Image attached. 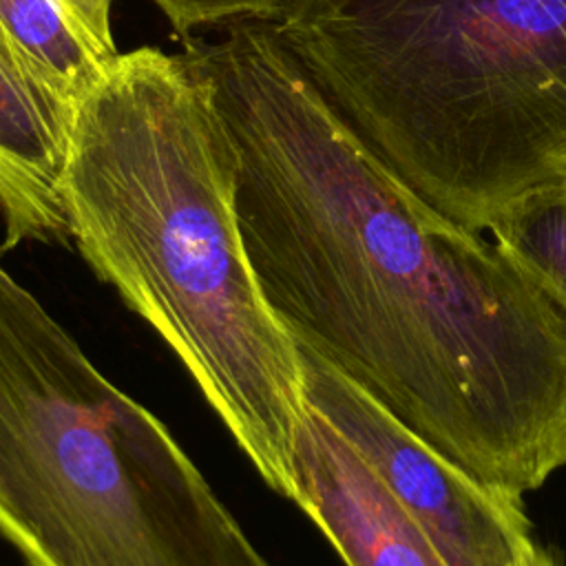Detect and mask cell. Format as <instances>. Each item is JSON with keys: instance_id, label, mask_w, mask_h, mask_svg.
Segmentation results:
<instances>
[{"instance_id": "5b68a950", "label": "cell", "mask_w": 566, "mask_h": 566, "mask_svg": "<svg viewBox=\"0 0 566 566\" xmlns=\"http://www.w3.org/2000/svg\"><path fill=\"white\" fill-rule=\"evenodd\" d=\"M298 354L307 405L376 471L449 566H513L533 544L522 497L478 480L321 356Z\"/></svg>"}, {"instance_id": "7c38bea8", "label": "cell", "mask_w": 566, "mask_h": 566, "mask_svg": "<svg viewBox=\"0 0 566 566\" xmlns=\"http://www.w3.org/2000/svg\"><path fill=\"white\" fill-rule=\"evenodd\" d=\"M513 566H559L551 553L539 548L535 542L515 559Z\"/></svg>"}, {"instance_id": "8992f818", "label": "cell", "mask_w": 566, "mask_h": 566, "mask_svg": "<svg viewBox=\"0 0 566 566\" xmlns=\"http://www.w3.org/2000/svg\"><path fill=\"white\" fill-rule=\"evenodd\" d=\"M292 502L345 566H449L376 471L310 405L296 431Z\"/></svg>"}, {"instance_id": "6da1fadb", "label": "cell", "mask_w": 566, "mask_h": 566, "mask_svg": "<svg viewBox=\"0 0 566 566\" xmlns=\"http://www.w3.org/2000/svg\"><path fill=\"white\" fill-rule=\"evenodd\" d=\"M234 150V212L296 347L489 486L566 464V316L482 232L420 199L325 102L274 22L190 40Z\"/></svg>"}, {"instance_id": "30bf717a", "label": "cell", "mask_w": 566, "mask_h": 566, "mask_svg": "<svg viewBox=\"0 0 566 566\" xmlns=\"http://www.w3.org/2000/svg\"><path fill=\"white\" fill-rule=\"evenodd\" d=\"M172 29L186 40L190 31L208 24L239 20H276L290 0H153Z\"/></svg>"}, {"instance_id": "277c9868", "label": "cell", "mask_w": 566, "mask_h": 566, "mask_svg": "<svg viewBox=\"0 0 566 566\" xmlns=\"http://www.w3.org/2000/svg\"><path fill=\"white\" fill-rule=\"evenodd\" d=\"M0 535L27 566H274L168 427L2 263Z\"/></svg>"}, {"instance_id": "8fae6325", "label": "cell", "mask_w": 566, "mask_h": 566, "mask_svg": "<svg viewBox=\"0 0 566 566\" xmlns=\"http://www.w3.org/2000/svg\"><path fill=\"white\" fill-rule=\"evenodd\" d=\"M64 9L108 51L119 53L111 31V2L113 0H60Z\"/></svg>"}, {"instance_id": "9c48e42d", "label": "cell", "mask_w": 566, "mask_h": 566, "mask_svg": "<svg viewBox=\"0 0 566 566\" xmlns=\"http://www.w3.org/2000/svg\"><path fill=\"white\" fill-rule=\"evenodd\" d=\"M489 232L566 316V168L506 201Z\"/></svg>"}, {"instance_id": "7a4b0ae2", "label": "cell", "mask_w": 566, "mask_h": 566, "mask_svg": "<svg viewBox=\"0 0 566 566\" xmlns=\"http://www.w3.org/2000/svg\"><path fill=\"white\" fill-rule=\"evenodd\" d=\"M62 197L91 270L175 352L239 451L294 497L301 354L261 296L234 212V150L203 77L119 53L75 111Z\"/></svg>"}, {"instance_id": "ba28073f", "label": "cell", "mask_w": 566, "mask_h": 566, "mask_svg": "<svg viewBox=\"0 0 566 566\" xmlns=\"http://www.w3.org/2000/svg\"><path fill=\"white\" fill-rule=\"evenodd\" d=\"M117 55L60 0H0V60L71 122Z\"/></svg>"}, {"instance_id": "3957f363", "label": "cell", "mask_w": 566, "mask_h": 566, "mask_svg": "<svg viewBox=\"0 0 566 566\" xmlns=\"http://www.w3.org/2000/svg\"><path fill=\"white\" fill-rule=\"evenodd\" d=\"M272 22L371 153L471 232L566 168V0H290Z\"/></svg>"}, {"instance_id": "52a82bcc", "label": "cell", "mask_w": 566, "mask_h": 566, "mask_svg": "<svg viewBox=\"0 0 566 566\" xmlns=\"http://www.w3.org/2000/svg\"><path fill=\"white\" fill-rule=\"evenodd\" d=\"M73 122L0 60V252L71 243L62 172Z\"/></svg>"}]
</instances>
